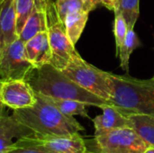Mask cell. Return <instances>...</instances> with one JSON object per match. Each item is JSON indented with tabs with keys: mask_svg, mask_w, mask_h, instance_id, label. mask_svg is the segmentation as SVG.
Listing matches in <instances>:
<instances>
[{
	"mask_svg": "<svg viewBox=\"0 0 154 153\" xmlns=\"http://www.w3.org/2000/svg\"><path fill=\"white\" fill-rule=\"evenodd\" d=\"M32 107L14 110L12 116L39 136H70L84 131L74 118L62 114L43 96L37 94Z\"/></svg>",
	"mask_w": 154,
	"mask_h": 153,
	"instance_id": "obj_1",
	"label": "cell"
},
{
	"mask_svg": "<svg viewBox=\"0 0 154 153\" xmlns=\"http://www.w3.org/2000/svg\"><path fill=\"white\" fill-rule=\"evenodd\" d=\"M26 80L35 93L44 96L77 100L87 106L99 108L106 104H109L81 87L61 70L57 69L51 64L44 65L40 69H33Z\"/></svg>",
	"mask_w": 154,
	"mask_h": 153,
	"instance_id": "obj_2",
	"label": "cell"
},
{
	"mask_svg": "<svg viewBox=\"0 0 154 153\" xmlns=\"http://www.w3.org/2000/svg\"><path fill=\"white\" fill-rule=\"evenodd\" d=\"M111 98L109 104L126 116L145 115L154 117V79H137L109 73Z\"/></svg>",
	"mask_w": 154,
	"mask_h": 153,
	"instance_id": "obj_3",
	"label": "cell"
},
{
	"mask_svg": "<svg viewBox=\"0 0 154 153\" xmlns=\"http://www.w3.org/2000/svg\"><path fill=\"white\" fill-rule=\"evenodd\" d=\"M61 71L84 89L109 103L112 92L109 72L89 64L79 54L75 56Z\"/></svg>",
	"mask_w": 154,
	"mask_h": 153,
	"instance_id": "obj_4",
	"label": "cell"
},
{
	"mask_svg": "<svg viewBox=\"0 0 154 153\" xmlns=\"http://www.w3.org/2000/svg\"><path fill=\"white\" fill-rule=\"evenodd\" d=\"M48 18V36L51 50V65L60 70H63L70 60L79 54L75 45L70 41L64 23L60 20L54 1H50L46 9Z\"/></svg>",
	"mask_w": 154,
	"mask_h": 153,
	"instance_id": "obj_5",
	"label": "cell"
},
{
	"mask_svg": "<svg viewBox=\"0 0 154 153\" xmlns=\"http://www.w3.org/2000/svg\"><path fill=\"white\" fill-rule=\"evenodd\" d=\"M97 152L143 153L149 144L132 127L106 131L95 135Z\"/></svg>",
	"mask_w": 154,
	"mask_h": 153,
	"instance_id": "obj_6",
	"label": "cell"
},
{
	"mask_svg": "<svg viewBox=\"0 0 154 153\" xmlns=\"http://www.w3.org/2000/svg\"><path fill=\"white\" fill-rule=\"evenodd\" d=\"M33 69V66L26 57L24 42L19 38L14 41L2 47L0 51L1 79L26 80Z\"/></svg>",
	"mask_w": 154,
	"mask_h": 153,
	"instance_id": "obj_7",
	"label": "cell"
},
{
	"mask_svg": "<svg viewBox=\"0 0 154 153\" xmlns=\"http://www.w3.org/2000/svg\"><path fill=\"white\" fill-rule=\"evenodd\" d=\"M14 147H35L52 153H86V142L79 133L70 136L27 135L17 139Z\"/></svg>",
	"mask_w": 154,
	"mask_h": 153,
	"instance_id": "obj_8",
	"label": "cell"
},
{
	"mask_svg": "<svg viewBox=\"0 0 154 153\" xmlns=\"http://www.w3.org/2000/svg\"><path fill=\"white\" fill-rule=\"evenodd\" d=\"M1 97L4 105L14 111L32 107L37 101L36 93L25 79L4 80Z\"/></svg>",
	"mask_w": 154,
	"mask_h": 153,
	"instance_id": "obj_9",
	"label": "cell"
},
{
	"mask_svg": "<svg viewBox=\"0 0 154 153\" xmlns=\"http://www.w3.org/2000/svg\"><path fill=\"white\" fill-rule=\"evenodd\" d=\"M25 54L34 69L51 64V50L47 32L37 33L24 43Z\"/></svg>",
	"mask_w": 154,
	"mask_h": 153,
	"instance_id": "obj_10",
	"label": "cell"
},
{
	"mask_svg": "<svg viewBox=\"0 0 154 153\" xmlns=\"http://www.w3.org/2000/svg\"><path fill=\"white\" fill-rule=\"evenodd\" d=\"M100 109H102V114L92 120L95 127V135L115 129L133 128L131 120L111 104H106Z\"/></svg>",
	"mask_w": 154,
	"mask_h": 153,
	"instance_id": "obj_11",
	"label": "cell"
},
{
	"mask_svg": "<svg viewBox=\"0 0 154 153\" xmlns=\"http://www.w3.org/2000/svg\"><path fill=\"white\" fill-rule=\"evenodd\" d=\"M16 0H0V41L2 47L18 39Z\"/></svg>",
	"mask_w": 154,
	"mask_h": 153,
	"instance_id": "obj_12",
	"label": "cell"
},
{
	"mask_svg": "<svg viewBox=\"0 0 154 153\" xmlns=\"http://www.w3.org/2000/svg\"><path fill=\"white\" fill-rule=\"evenodd\" d=\"M33 133L17 122L12 115H4L0 119V153H8L14 142Z\"/></svg>",
	"mask_w": 154,
	"mask_h": 153,
	"instance_id": "obj_13",
	"label": "cell"
},
{
	"mask_svg": "<svg viewBox=\"0 0 154 153\" xmlns=\"http://www.w3.org/2000/svg\"><path fill=\"white\" fill-rule=\"evenodd\" d=\"M88 14L85 10L73 12L68 14L63 22L67 34L74 45L78 42L84 31L88 19Z\"/></svg>",
	"mask_w": 154,
	"mask_h": 153,
	"instance_id": "obj_14",
	"label": "cell"
},
{
	"mask_svg": "<svg viewBox=\"0 0 154 153\" xmlns=\"http://www.w3.org/2000/svg\"><path fill=\"white\" fill-rule=\"evenodd\" d=\"M133 128L149 144L154 145V117L145 115H129Z\"/></svg>",
	"mask_w": 154,
	"mask_h": 153,
	"instance_id": "obj_15",
	"label": "cell"
},
{
	"mask_svg": "<svg viewBox=\"0 0 154 153\" xmlns=\"http://www.w3.org/2000/svg\"><path fill=\"white\" fill-rule=\"evenodd\" d=\"M142 46V42L139 40L137 34L134 32V29H128L127 34L123 44L120 46L118 50L116 51V56L119 55L121 63V69L126 73H129V60L131 54L134 50Z\"/></svg>",
	"mask_w": 154,
	"mask_h": 153,
	"instance_id": "obj_16",
	"label": "cell"
},
{
	"mask_svg": "<svg viewBox=\"0 0 154 153\" xmlns=\"http://www.w3.org/2000/svg\"><path fill=\"white\" fill-rule=\"evenodd\" d=\"M44 97L49 102H51L54 106H56L62 114L66 115L69 116L79 115L90 119L88 114V110L86 108L87 105L80 101L71 100V99H59V98H52L48 96H44Z\"/></svg>",
	"mask_w": 154,
	"mask_h": 153,
	"instance_id": "obj_17",
	"label": "cell"
},
{
	"mask_svg": "<svg viewBox=\"0 0 154 153\" xmlns=\"http://www.w3.org/2000/svg\"><path fill=\"white\" fill-rule=\"evenodd\" d=\"M139 4L140 0H120L117 11L125 20L128 29H134L138 20L140 14Z\"/></svg>",
	"mask_w": 154,
	"mask_h": 153,
	"instance_id": "obj_18",
	"label": "cell"
},
{
	"mask_svg": "<svg viewBox=\"0 0 154 153\" xmlns=\"http://www.w3.org/2000/svg\"><path fill=\"white\" fill-rule=\"evenodd\" d=\"M38 0H16V32L19 36L25 22L34 10Z\"/></svg>",
	"mask_w": 154,
	"mask_h": 153,
	"instance_id": "obj_19",
	"label": "cell"
},
{
	"mask_svg": "<svg viewBox=\"0 0 154 153\" xmlns=\"http://www.w3.org/2000/svg\"><path fill=\"white\" fill-rule=\"evenodd\" d=\"M56 11L60 20L63 23L66 16L73 12L83 10L82 0H56Z\"/></svg>",
	"mask_w": 154,
	"mask_h": 153,
	"instance_id": "obj_20",
	"label": "cell"
},
{
	"mask_svg": "<svg viewBox=\"0 0 154 153\" xmlns=\"http://www.w3.org/2000/svg\"><path fill=\"white\" fill-rule=\"evenodd\" d=\"M128 32V26L125 23V20L122 16V14L116 10L115 11V23H114V33L116 39V51L123 44L125 36Z\"/></svg>",
	"mask_w": 154,
	"mask_h": 153,
	"instance_id": "obj_21",
	"label": "cell"
},
{
	"mask_svg": "<svg viewBox=\"0 0 154 153\" xmlns=\"http://www.w3.org/2000/svg\"><path fill=\"white\" fill-rule=\"evenodd\" d=\"M8 153H52L35 147H12Z\"/></svg>",
	"mask_w": 154,
	"mask_h": 153,
	"instance_id": "obj_22",
	"label": "cell"
},
{
	"mask_svg": "<svg viewBox=\"0 0 154 153\" xmlns=\"http://www.w3.org/2000/svg\"><path fill=\"white\" fill-rule=\"evenodd\" d=\"M83 1V10L88 13L95 10L100 4L101 0H82Z\"/></svg>",
	"mask_w": 154,
	"mask_h": 153,
	"instance_id": "obj_23",
	"label": "cell"
},
{
	"mask_svg": "<svg viewBox=\"0 0 154 153\" xmlns=\"http://www.w3.org/2000/svg\"><path fill=\"white\" fill-rule=\"evenodd\" d=\"M120 0H101V4L106 6L108 10L116 11L118 9Z\"/></svg>",
	"mask_w": 154,
	"mask_h": 153,
	"instance_id": "obj_24",
	"label": "cell"
},
{
	"mask_svg": "<svg viewBox=\"0 0 154 153\" xmlns=\"http://www.w3.org/2000/svg\"><path fill=\"white\" fill-rule=\"evenodd\" d=\"M3 81H4V80L0 78V119H1V117L5 115V114H4V111H5V106L4 105V103H3V101H2V97H1V88H2Z\"/></svg>",
	"mask_w": 154,
	"mask_h": 153,
	"instance_id": "obj_25",
	"label": "cell"
},
{
	"mask_svg": "<svg viewBox=\"0 0 154 153\" xmlns=\"http://www.w3.org/2000/svg\"><path fill=\"white\" fill-rule=\"evenodd\" d=\"M143 153H154V145H149L148 148L145 149Z\"/></svg>",
	"mask_w": 154,
	"mask_h": 153,
	"instance_id": "obj_26",
	"label": "cell"
},
{
	"mask_svg": "<svg viewBox=\"0 0 154 153\" xmlns=\"http://www.w3.org/2000/svg\"><path fill=\"white\" fill-rule=\"evenodd\" d=\"M86 153H99V152H97V151H87Z\"/></svg>",
	"mask_w": 154,
	"mask_h": 153,
	"instance_id": "obj_27",
	"label": "cell"
},
{
	"mask_svg": "<svg viewBox=\"0 0 154 153\" xmlns=\"http://www.w3.org/2000/svg\"><path fill=\"white\" fill-rule=\"evenodd\" d=\"M0 51H1V41H0Z\"/></svg>",
	"mask_w": 154,
	"mask_h": 153,
	"instance_id": "obj_28",
	"label": "cell"
},
{
	"mask_svg": "<svg viewBox=\"0 0 154 153\" xmlns=\"http://www.w3.org/2000/svg\"><path fill=\"white\" fill-rule=\"evenodd\" d=\"M52 1H54V2H55V1H56V0H52Z\"/></svg>",
	"mask_w": 154,
	"mask_h": 153,
	"instance_id": "obj_29",
	"label": "cell"
},
{
	"mask_svg": "<svg viewBox=\"0 0 154 153\" xmlns=\"http://www.w3.org/2000/svg\"><path fill=\"white\" fill-rule=\"evenodd\" d=\"M153 78V79H154V76H153V78Z\"/></svg>",
	"mask_w": 154,
	"mask_h": 153,
	"instance_id": "obj_30",
	"label": "cell"
}]
</instances>
